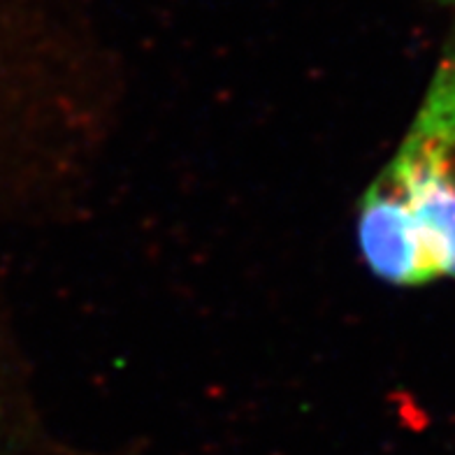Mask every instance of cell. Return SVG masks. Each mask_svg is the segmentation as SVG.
Returning <instances> with one entry per match:
<instances>
[{
	"label": "cell",
	"instance_id": "6da1fadb",
	"mask_svg": "<svg viewBox=\"0 0 455 455\" xmlns=\"http://www.w3.org/2000/svg\"><path fill=\"white\" fill-rule=\"evenodd\" d=\"M367 267L393 286L455 282V40L355 223Z\"/></svg>",
	"mask_w": 455,
	"mask_h": 455
},
{
	"label": "cell",
	"instance_id": "7a4b0ae2",
	"mask_svg": "<svg viewBox=\"0 0 455 455\" xmlns=\"http://www.w3.org/2000/svg\"><path fill=\"white\" fill-rule=\"evenodd\" d=\"M453 3H455V0H453Z\"/></svg>",
	"mask_w": 455,
	"mask_h": 455
}]
</instances>
